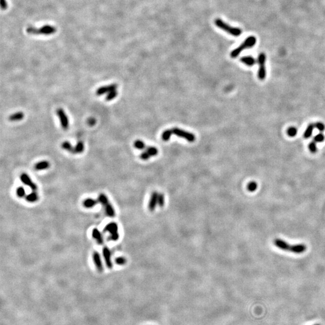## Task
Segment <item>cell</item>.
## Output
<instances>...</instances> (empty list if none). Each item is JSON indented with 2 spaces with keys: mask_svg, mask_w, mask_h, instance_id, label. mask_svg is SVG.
Segmentation results:
<instances>
[{
  "mask_svg": "<svg viewBox=\"0 0 325 325\" xmlns=\"http://www.w3.org/2000/svg\"><path fill=\"white\" fill-rule=\"evenodd\" d=\"M273 243L275 246L283 251H288L296 254H302L306 251L307 249V247L305 244H290L280 238H276L274 240Z\"/></svg>",
  "mask_w": 325,
  "mask_h": 325,
  "instance_id": "6da1fadb",
  "label": "cell"
},
{
  "mask_svg": "<svg viewBox=\"0 0 325 325\" xmlns=\"http://www.w3.org/2000/svg\"><path fill=\"white\" fill-rule=\"evenodd\" d=\"M165 204V196L162 193L158 192L157 191L153 192L150 196L148 208L149 210L153 211L156 210L157 208H162Z\"/></svg>",
  "mask_w": 325,
  "mask_h": 325,
  "instance_id": "7a4b0ae2",
  "label": "cell"
},
{
  "mask_svg": "<svg viewBox=\"0 0 325 325\" xmlns=\"http://www.w3.org/2000/svg\"><path fill=\"white\" fill-rule=\"evenodd\" d=\"M257 42V39L254 36H249L248 37L243 43H241L238 47L234 49L231 52V57L232 58H236L237 57L241 52L244 51V49L251 48L254 47Z\"/></svg>",
  "mask_w": 325,
  "mask_h": 325,
  "instance_id": "3957f363",
  "label": "cell"
},
{
  "mask_svg": "<svg viewBox=\"0 0 325 325\" xmlns=\"http://www.w3.org/2000/svg\"><path fill=\"white\" fill-rule=\"evenodd\" d=\"M27 32L34 35H51L56 32V27L51 25H45L40 28L30 27L27 28Z\"/></svg>",
  "mask_w": 325,
  "mask_h": 325,
  "instance_id": "277c9868",
  "label": "cell"
},
{
  "mask_svg": "<svg viewBox=\"0 0 325 325\" xmlns=\"http://www.w3.org/2000/svg\"><path fill=\"white\" fill-rule=\"evenodd\" d=\"M215 23L217 27L220 28L221 30L227 32L229 34L234 36H239L242 33V30L237 27H231L228 23H225L223 21H222L220 18H217L215 21Z\"/></svg>",
  "mask_w": 325,
  "mask_h": 325,
  "instance_id": "5b68a950",
  "label": "cell"
},
{
  "mask_svg": "<svg viewBox=\"0 0 325 325\" xmlns=\"http://www.w3.org/2000/svg\"><path fill=\"white\" fill-rule=\"evenodd\" d=\"M98 201L99 203H101L104 208V210H105V211H106V215L110 217H114L116 215V213H115V210L113 207V205H111V204H110L109 200H108V197L104 193H101L99 196H98Z\"/></svg>",
  "mask_w": 325,
  "mask_h": 325,
  "instance_id": "8992f818",
  "label": "cell"
},
{
  "mask_svg": "<svg viewBox=\"0 0 325 325\" xmlns=\"http://www.w3.org/2000/svg\"><path fill=\"white\" fill-rule=\"evenodd\" d=\"M104 231L110 234V240L113 241H116L119 238L118 225L115 222H110L104 228Z\"/></svg>",
  "mask_w": 325,
  "mask_h": 325,
  "instance_id": "52a82bcc",
  "label": "cell"
},
{
  "mask_svg": "<svg viewBox=\"0 0 325 325\" xmlns=\"http://www.w3.org/2000/svg\"><path fill=\"white\" fill-rule=\"evenodd\" d=\"M266 56L263 52L260 53L258 57L257 62L259 65L258 71V77L260 80H264L266 77V68H265Z\"/></svg>",
  "mask_w": 325,
  "mask_h": 325,
  "instance_id": "ba28073f",
  "label": "cell"
},
{
  "mask_svg": "<svg viewBox=\"0 0 325 325\" xmlns=\"http://www.w3.org/2000/svg\"><path fill=\"white\" fill-rule=\"evenodd\" d=\"M172 133L178 137L184 138L189 142H193L195 140V135L191 132L186 131L178 128H174L172 129Z\"/></svg>",
  "mask_w": 325,
  "mask_h": 325,
  "instance_id": "9c48e42d",
  "label": "cell"
},
{
  "mask_svg": "<svg viewBox=\"0 0 325 325\" xmlns=\"http://www.w3.org/2000/svg\"><path fill=\"white\" fill-rule=\"evenodd\" d=\"M56 114L60 120L62 129L64 130H68L69 125V118L67 114H66L64 110L62 108H57L56 110Z\"/></svg>",
  "mask_w": 325,
  "mask_h": 325,
  "instance_id": "30bf717a",
  "label": "cell"
},
{
  "mask_svg": "<svg viewBox=\"0 0 325 325\" xmlns=\"http://www.w3.org/2000/svg\"><path fill=\"white\" fill-rule=\"evenodd\" d=\"M20 179L23 184L29 187L33 191H36L38 189L37 185L31 180L30 177L27 174L22 173L20 176Z\"/></svg>",
  "mask_w": 325,
  "mask_h": 325,
  "instance_id": "8fae6325",
  "label": "cell"
},
{
  "mask_svg": "<svg viewBox=\"0 0 325 325\" xmlns=\"http://www.w3.org/2000/svg\"><path fill=\"white\" fill-rule=\"evenodd\" d=\"M103 258H104L107 267L109 269H111L113 266V262L111 260V253L110 249L107 246H104L103 247Z\"/></svg>",
  "mask_w": 325,
  "mask_h": 325,
  "instance_id": "7c38bea8",
  "label": "cell"
},
{
  "mask_svg": "<svg viewBox=\"0 0 325 325\" xmlns=\"http://www.w3.org/2000/svg\"><path fill=\"white\" fill-rule=\"evenodd\" d=\"M117 88V84H111L107 86L101 87L98 88L96 91V95L97 96H101L104 94L108 93L109 92L116 90Z\"/></svg>",
  "mask_w": 325,
  "mask_h": 325,
  "instance_id": "4fadbf2b",
  "label": "cell"
},
{
  "mask_svg": "<svg viewBox=\"0 0 325 325\" xmlns=\"http://www.w3.org/2000/svg\"><path fill=\"white\" fill-rule=\"evenodd\" d=\"M93 261L95 265L96 269L99 272H103L104 270V266L101 260V257L99 253L97 251H95L93 254Z\"/></svg>",
  "mask_w": 325,
  "mask_h": 325,
  "instance_id": "5bb4252c",
  "label": "cell"
},
{
  "mask_svg": "<svg viewBox=\"0 0 325 325\" xmlns=\"http://www.w3.org/2000/svg\"><path fill=\"white\" fill-rule=\"evenodd\" d=\"M92 236L93 239L99 244H103L104 243V238L100 231L97 228H94L92 233Z\"/></svg>",
  "mask_w": 325,
  "mask_h": 325,
  "instance_id": "9a60e30c",
  "label": "cell"
},
{
  "mask_svg": "<svg viewBox=\"0 0 325 325\" xmlns=\"http://www.w3.org/2000/svg\"><path fill=\"white\" fill-rule=\"evenodd\" d=\"M50 167L49 162L47 161H41L37 163L34 165V169L36 171H43L48 169Z\"/></svg>",
  "mask_w": 325,
  "mask_h": 325,
  "instance_id": "2e32d148",
  "label": "cell"
},
{
  "mask_svg": "<svg viewBox=\"0 0 325 325\" xmlns=\"http://www.w3.org/2000/svg\"><path fill=\"white\" fill-rule=\"evenodd\" d=\"M240 61L248 66H252L257 63L256 60L252 56H244L240 59Z\"/></svg>",
  "mask_w": 325,
  "mask_h": 325,
  "instance_id": "e0dca14e",
  "label": "cell"
},
{
  "mask_svg": "<svg viewBox=\"0 0 325 325\" xmlns=\"http://www.w3.org/2000/svg\"><path fill=\"white\" fill-rule=\"evenodd\" d=\"M98 202V200H96L92 198H87L84 200L83 204V206L86 208H92L95 207Z\"/></svg>",
  "mask_w": 325,
  "mask_h": 325,
  "instance_id": "ac0fdd59",
  "label": "cell"
},
{
  "mask_svg": "<svg viewBox=\"0 0 325 325\" xmlns=\"http://www.w3.org/2000/svg\"><path fill=\"white\" fill-rule=\"evenodd\" d=\"M24 117V114L22 111H18L16 113H15L12 114H11L9 117V120L11 122H18L21 121Z\"/></svg>",
  "mask_w": 325,
  "mask_h": 325,
  "instance_id": "d6986e66",
  "label": "cell"
},
{
  "mask_svg": "<svg viewBox=\"0 0 325 325\" xmlns=\"http://www.w3.org/2000/svg\"><path fill=\"white\" fill-rule=\"evenodd\" d=\"M25 198L27 202H30V203H33V202H36L39 199V196L36 192V191H33L30 194L27 195Z\"/></svg>",
  "mask_w": 325,
  "mask_h": 325,
  "instance_id": "ffe728a7",
  "label": "cell"
},
{
  "mask_svg": "<svg viewBox=\"0 0 325 325\" xmlns=\"http://www.w3.org/2000/svg\"><path fill=\"white\" fill-rule=\"evenodd\" d=\"M61 147L65 150L66 151L71 153H75V147H73L71 145V143L69 142H67V141H65L64 142H63L61 145Z\"/></svg>",
  "mask_w": 325,
  "mask_h": 325,
  "instance_id": "44dd1931",
  "label": "cell"
},
{
  "mask_svg": "<svg viewBox=\"0 0 325 325\" xmlns=\"http://www.w3.org/2000/svg\"><path fill=\"white\" fill-rule=\"evenodd\" d=\"M314 128H315V124H310L309 125H308V126L307 127L306 129L303 134L304 138L309 139V137H311L312 134L313 130L314 129Z\"/></svg>",
  "mask_w": 325,
  "mask_h": 325,
  "instance_id": "7402d4cb",
  "label": "cell"
},
{
  "mask_svg": "<svg viewBox=\"0 0 325 325\" xmlns=\"http://www.w3.org/2000/svg\"><path fill=\"white\" fill-rule=\"evenodd\" d=\"M85 150V145L82 141H79L75 146V153H81Z\"/></svg>",
  "mask_w": 325,
  "mask_h": 325,
  "instance_id": "603a6c76",
  "label": "cell"
},
{
  "mask_svg": "<svg viewBox=\"0 0 325 325\" xmlns=\"http://www.w3.org/2000/svg\"><path fill=\"white\" fill-rule=\"evenodd\" d=\"M134 146L138 149V150H146V145L145 143L142 141V140H137L136 141L134 142Z\"/></svg>",
  "mask_w": 325,
  "mask_h": 325,
  "instance_id": "cb8c5ba5",
  "label": "cell"
},
{
  "mask_svg": "<svg viewBox=\"0 0 325 325\" xmlns=\"http://www.w3.org/2000/svg\"><path fill=\"white\" fill-rule=\"evenodd\" d=\"M172 130H167L166 131H164L163 134H162V135H161V137H162V139L164 141H168L169 140L172 134Z\"/></svg>",
  "mask_w": 325,
  "mask_h": 325,
  "instance_id": "d4e9b609",
  "label": "cell"
},
{
  "mask_svg": "<svg viewBox=\"0 0 325 325\" xmlns=\"http://www.w3.org/2000/svg\"><path fill=\"white\" fill-rule=\"evenodd\" d=\"M258 188V184L255 181H251L250 182L247 186V189L250 192H254L255 190H257Z\"/></svg>",
  "mask_w": 325,
  "mask_h": 325,
  "instance_id": "484cf974",
  "label": "cell"
},
{
  "mask_svg": "<svg viewBox=\"0 0 325 325\" xmlns=\"http://www.w3.org/2000/svg\"><path fill=\"white\" fill-rule=\"evenodd\" d=\"M117 94H118V92H117V90H113V91L109 92L108 93H107V96H106V100L107 101H110L113 100V99H114L117 96Z\"/></svg>",
  "mask_w": 325,
  "mask_h": 325,
  "instance_id": "4316f807",
  "label": "cell"
},
{
  "mask_svg": "<svg viewBox=\"0 0 325 325\" xmlns=\"http://www.w3.org/2000/svg\"><path fill=\"white\" fill-rule=\"evenodd\" d=\"M16 192V195L19 197H20V198L25 197V196H26L25 190V189L22 186L18 187L17 188Z\"/></svg>",
  "mask_w": 325,
  "mask_h": 325,
  "instance_id": "83f0119b",
  "label": "cell"
},
{
  "mask_svg": "<svg viewBox=\"0 0 325 325\" xmlns=\"http://www.w3.org/2000/svg\"><path fill=\"white\" fill-rule=\"evenodd\" d=\"M287 135L291 137H293L294 136L296 135L297 133H298V130L296 127H290L289 128H288V130L287 131Z\"/></svg>",
  "mask_w": 325,
  "mask_h": 325,
  "instance_id": "f1b7e54d",
  "label": "cell"
},
{
  "mask_svg": "<svg viewBox=\"0 0 325 325\" xmlns=\"http://www.w3.org/2000/svg\"><path fill=\"white\" fill-rule=\"evenodd\" d=\"M146 151L148 152L150 155H151V157L152 156H156L157 154H158V150L155 148V147H153V146H149V147H146Z\"/></svg>",
  "mask_w": 325,
  "mask_h": 325,
  "instance_id": "f546056e",
  "label": "cell"
},
{
  "mask_svg": "<svg viewBox=\"0 0 325 325\" xmlns=\"http://www.w3.org/2000/svg\"><path fill=\"white\" fill-rule=\"evenodd\" d=\"M325 137L323 134L322 133H319L318 134H317L314 138V141L316 142H318V143H321V142H323L324 140H325Z\"/></svg>",
  "mask_w": 325,
  "mask_h": 325,
  "instance_id": "4dcf8cb0",
  "label": "cell"
},
{
  "mask_svg": "<svg viewBox=\"0 0 325 325\" xmlns=\"http://www.w3.org/2000/svg\"><path fill=\"white\" fill-rule=\"evenodd\" d=\"M308 148H309V150L310 151V152L313 153L317 152V147L316 142L313 141V142H311V143H309V144L308 145Z\"/></svg>",
  "mask_w": 325,
  "mask_h": 325,
  "instance_id": "1f68e13d",
  "label": "cell"
},
{
  "mask_svg": "<svg viewBox=\"0 0 325 325\" xmlns=\"http://www.w3.org/2000/svg\"><path fill=\"white\" fill-rule=\"evenodd\" d=\"M115 262L119 265H123L127 262V260L123 257H119L115 259Z\"/></svg>",
  "mask_w": 325,
  "mask_h": 325,
  "instance_id": "d6a6232c",
  "label": "cell"
},
{
  "mask_svg": "<svg viewBox=\"0 0 325 325\" xmlns=\"http://www.w3.org/2000/svg\"><path fill=\"white\" fill-rule=\"evenodd\" d=\"M315 128H316L317 130H319V131H320V132H323L325 130V124L323 123H322V122H317L315 124Z\"/></svg>",
  "mask_w": 325,
  "mask_h": 325,
  "instance_id": "836d02e7",
  "label": "cell"
},
{
  "mask_svg": "<svg viewBox=\"0 0 325 325\" xmlns=\"http://www.w3.org/2000/svg\"><path fill=\"white\" fill-rule=\"evenodd\" d=\"M140 158L143 160H148V159H150V158L151 157V155H150V153L145 151L143 152L141 155H140Z\"/></svg>",
  "mask_w": 325,
  "mask_h": 325,
  "instance_id": "e575fe53",
  "label": "cell"
},
{
  "mask_svg": "<svg viewBox=\"0 0 325 325\" xmlns=\"http://www.w3.org/2000/svg\"><path fill=\"white\" fill-rule=\"evenodd\" d=\"M7 7V3L6 0H1V8L2 10H5Z\"/></svg>",
  "mask_w": 325,
  "mask_h": 325,
  "instance_id": "d590c367",
  "label": "cell"
},
{
  "mask_svg": "<svg viewBox=\"0 0 325 325\" xmlns=\"http://www.w3.org/2000/svg\"></svg>",
  "mask_w": 325,
  "mask_h": 325,
  "instance_id": "8d00e7d4",
  "label": "cell"
}]
</instances>
